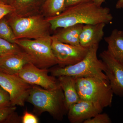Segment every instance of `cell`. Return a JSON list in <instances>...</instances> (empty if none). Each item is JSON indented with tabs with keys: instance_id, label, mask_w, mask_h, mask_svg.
Wrapping results in <instances>:
<instances>
[{
	"instance_id": "obj_28",
	"label": "cell",
	"mask_w": 123,
	"mask_h": 123,
	"mask_svg": "<svg viewBox=\"0 0 123 123\" xmlns=\"http://www.w3.org/2000/svg\"><path fill=\"white\" fill-rule=\"evenodd\" d=\"M104 1L105 0H93V1L95 4L98 6H101Z\"/></svg>"
},
{
	"instance_id": "obj_29",
	"label": "cell",
	"mask_w": 123,
	"mask_h": 123,
	"mask_svg": "<svg viewBox=\"0 0 123 123\" xmlns=\"http://www.w3.org/2000/svg\"><path fill=\"white\" fill-rule=\"evenodd\" d=\"M0 0L2 1H4V2H6V3H7V2L8 1H10L11 2L12 0Z\"/></svg>"
},
{
	"instance_id": "obj_3",
	"label": "cell",
	"mask_w": 123,
	"mask_h": 123,
	"mask_svg": "<svg viewBox=\"0 0 123 123\" xmlns=\"http://www.w3.org/2000/svg\"><path fill=\"white\" fill-rule=\"evenodd\" d=\"M10 14L7 21L16 39H37L50 36V25L43 14L38 12L24 15Z\"/></svg>"
},
{
	"instance_id": "obj_19",
	"label": "cell",
	"mask_w": 123,
	"mask_h": 123,
	"mask_svg": "<svg viewBox=\"0 0 123 123\" xmlns=\"http://www.w3.org/2000/svg\"><path fill=\"white\" fill-rule=\"evenodd\" d=\"M0 38L15 43V36L8 21L4 18L0 20Z\"/></svg>"
},
{
	"instance_id": "obj_5",
	"label": "cell",
	"mask_w": 123,
	"mask_h": 123,
	"mask_svg": "<svg viewBox=\"0 0 123 123\" xmlns=\"http://www.w3.org/2000/svg\"><path fill=\"white\" fill-rule=\"evenodd\" d=\"M76 85L80 99L98 104L103 109L111 105L114 93L107 79L77 78Z\"/></svg>"
},
{
	"instance_id": "obj_7",
	"label": "cell",
	"mask_w": 123,
	"mask_h": 123,
	"mask_svg": "<svg viewBox=\"0 0 123 123\" xmlns=\"http://www.w3.org/2000/svg\"><path fill=\"white\" fill-rule=\"evenodd\" d=\"M0 86L9 94L12 106H23L32 85L18 75L0 72Z\"/></svg>"
},
{
	"instance_id": "obj_20",
	"label": "cell",
	"mask_w": 123,
	"mask_h": 123,
	"mask_svg": "<svg viewBox=\"0 0 123 123\" xmlns=\"http://www.w3.org/2000/svg\"><path fill=\"white\" fill-rule=\"evenodd\" d=\"M22 50V49L16 43H12L0 38V57L18 53Z\"/></svg>"
},
{
	"instance_id": "obj_4",
	"label": "cell",
	"mask_w": 123,
	"mask_h": 123,
	"mask_svg": "<svg viewBox=\"0 0 123 123\" xmlns=\"http://www.w3.org/2000/svg\"><path fill=\"white\" fill-rule=\"evenodd\" d=\"M98 46L99 44H97L90 47L85 57L76 63L52 69V76H68L76 78L93 77L108 80L104 72L105 65L97 56Z\"/></svg>"
},
{
	"instance_id": "obj_12",
	"label": "cell",
	"mask_w": 123,
	"mask_h": 123,
	"mask_svg": "<svg viewBox=\"0 0 123 123\" xmlns=\"http://www.w3.org/2000/svg\"><path fill=\"white\" fill-rule=\"evenodd\" d=\"M32 63L27 53L23 50L18 53L0 57V72L18 75L27 64Z\"/></svg>"
},
{
	"instance_id": "obj_18",
	"label": "cell",
	"mask_w": 123,
	"mask_h": 123,
	"mask_svg": "<svg viewBox=\"0 0 123 123\" xmlns=\"http://www.w3.org/2000/svg\"><path fill=\"white\" fill-rule=\"evenodd\" d=\"M65 0H45L41 8L43 14L46 18L59 15L65 9Z\"/></svg>"
},
{
	"instance_id": "obj_11",
	"label": "cell",
	"mask_w": 123,
	"mask_h": 123,
	"mask_svg": "<svg viewBox=\"0 0 123 123\" xmlns=\"http://www.w3.org/2000/svg\"><path fill=\"white\" fill-rule=\"evenodd\" d=\"M103 108L99 104L80 99L68 108V118L72 123H84L102 111Z\"/></svg>"
},
{
	"instance_id": "obj_21",
	"label": "cell",
	"mask_w": 123,
	"mask_h": 123,
	"mask_svg": "<svg viewBox=\"0 0 123 123\" xmlns=\"http://www.w3.org/2000/svg\"><path fill=\"white\" fill-rule=\"evenodd\" d=\"M16 107L15 106L0 107V123L15 121L17 118L15 115Z\"/></svg>"
},
{
	"instance_id": "obj_2",
	"label": "cell",
	"mask_w": 123,
	"mask_h": 123,
	"mask_svg": "<svg viewBox=\"0 0 123 123\" xmlns=\"http://www.w3.org/2000/svg\"><path fill=\"white\" fill-rule=\"evenodd\" d=\"M26 101L32 104L39 114L48 112L57 119L62 118L65 111H67L63 92L59 84L50 89L32 85Z\"/></svg>"
},
{
	"instance_id": "obj_15",
	"label": "cell",
	"mask_w": 123,
	"mask_h": 123,
	"mask_svg": "<svg viewBox=\"0 0 123 123\" xmlns=\"http://www.w3.org/2000/svg\"><path fill=\"white\" fill-rule=\"evenodd\" d=\"M108 44L107 50L115 59L123 64V31L115 29L104 38Z\"/></svg>"
},
{
	"instance_id": "obj_24",
	"label": "cell",
	"mask_w": 123,
	"mask_h": 123,
	"mask_svg": "<svg viewBox=\"0 0 123 123\" xmlns=\"http://www.w3.org/2000/svg\"><path fill=\"white\" fill-rule=\"evenodd\" d=\"M11 105L9 93L0 86V107H8Z\"/></svg>"
},
{
	"instance_id": "obj_25",
	"label": "cell",
	"mask_w": 123,
	"mask_h": 123,
	"mask_svg": "<svg viewBox=\"0 0 123 123\" xmlns=\"http://www.w3.org/2000/svg\"><path fill=\"white\" fill-rule=\"evenodd\" d=\"M22 122L23 123H38L39 120L35 115L26 111L22 118Z\"/></svg>"
},
{
	"instance_id": "obj_1",
	"label": "cell",
	"mask_w": 123,
	"mask_h": 123,
	"mask_svg": "<svg viewBox=\"0 0 123 123\" xmlns=\"http://www.w3.org/2000/svg\"><path fill=\"white\" fill-rule=\"evenodd\" d=\"M46 18L51 30L55 31L77 24H108L113 17L109 8L98 6L91 1L68 7L59 15Z\"/></svg>"
},
{
	"instance_id": "obj_8",
	"label": "cell",
	"mask_w": 123,
	"mask_h": 123,
	"mask_svg": "<svg viewBox=\"0 0 123 123\" xmlns=\"http://www.w3.org/2000/svg\"><path fill=\"white\" fill-rule=\"evenodd\" d=\"M52 48L60 67L74 64L87 55L89 48L64 43L52 36Z\"/></svg>"
},
{
	"instance_id": "obj_10",
	"label": "cell",
	"mask_w": 123,
	"mask_h": 123,
	"mask_svg": "<svg viewBox=\"0 0 123 123\" xmlns=\"http://www.w3.org/2000/svg\"><path fill=\"white\" fill-rule=\"evenodd\" d=\"M100 57L105 65L104 73L114 94L123 96V64L115 59L107 50L104 51Z\"/></svg>"
},
{
	"instance_id": "obj_22",
	"label": "cell",
	"mask_w": 123,
	"mask_h": 123,
	"mask_svg": "<svg viewBox=\"0 0 123 123\" xmlns=\"http://www.w3.org/2000/svg\"><path fill=\"white\" fill-rule=\"evenodd\" d=\"M111 120L106 113H99L91 118L88 119L84 123H111Z\"/></svg>"
},
{
	"instance_id": "obj_26",
	"label": "cell",
	"mask_w": 123,
	"mask_h": 123,
	"mask_svg": "<svg viewBox=\"0 0 123 123\" xmlns=\"http://www.w3.org/2000/svg\"><path fill=\"white\" fill-rule=\"evenodd\" d=\"M91 1H93V0H65V9L76 5Z\"/></svg>"
},
{
	"instance_id": "obj_23",
	"label": "cell",
	"mask_w": 123,
	"mask_h": 123,
	"mask_svg": "<svg viewBox=\"0 0 123 123\" xmlns=\"http://www.w3.org/2000/svg\"><path fill=\"white\" fill-rule=\"evenodd\" d=\"M15 11V9L10 4L0 0V20L5 16Z\"/></svg>"
},
{
	"instance_id": "obj_6",
	"label": "cell",
	"mask_w": 123,
	"mask_h": 123,
	"mask_svg": "<svg viewBox=\"0 0 123 123\" xmlns=\"http://www.w3.org/2000/svg\"><path fill=\"white\" fill-rule=\"evenodd\" d=\"M52 36L37 39H16L15 43L30 56L33 63L42 69L58 64L52 48Z\"/></svg>"
},
{
	"instance_id": "obj_16",
	"label": "cell",
	"mask_w": 123,
	"mask_h": 123,
	"mask_svg": "<svg viewBox=\"0 0 123 123\" xmlns=\"http://www.w3.org/2000/svg\"><path fill=\"white\" fill-rule=\"evenodd\" d=\"M84 24H77L62 28L53 35L62 43L74 45H80L79 37Z\"/></svg>"
},
{
	"instance_id": "obj_27",
	"label": "cell",
	"mask_w": 123,
	"mask_h": 123,
	"mask_svg": "<svg viewBox=\"0 0 123 123\" xmlns=\"http://www.w3.org/2000/svg\"><path fill=\"white\" fill-rule=\"evenodd\" d=\"M117 9H123V0H118L116 5Z\"/></svg>"
},
{
	"instance_id": "obj_9",
	"label": "cell",
	"mask_w": 123,
	"mask_h": 123,
	"mask_svg": "<svg viewBox=\"0 0 123 123\" xmlns=\"http://www.w3.org/2000/svg\"><path fill=\"white\" fill-rule=\"evenodd\" d=\"M47 69L38 68L32 63L27 64L18 76L31 85L41 86L47 89L56 88L59 85L55 77L49 76Z\"/></svg>"
},
{
	"instance_id": "obj_30",
	"label": "cell",
	"mask_w": 123,
	"mask_h": 123,
	"mask_svg": "<svg viewBox=\"0 0 123 123\" xmlns=\"http://www.w3.org/2000/svg\"></svg>"
},
{
	"instance_id": "obj_13",
	"label": "cell",
	"mask_w": 123,
	"mask_h": 123,
	"mask_svg": "<svg viewBox=\"0 0 123 123\" xmlns=\"http://www.w3.org/2000/svg\"><path fill=\"white\" fill-rule=\"evenodd\" d=\"M106 25L104 23L84 24L79 37L80 45L89 48L99 44L104 36V29Z\"/></svg>"
},
{
	"instance_id": "obj_17",
	"label": "cell",
	"mask_w": 123,
	"mask_h": 123,
	"mask_svg": "<svg viewBox=\"0 0 123 123\" xmlns=\"http://www.w3.org/2000/svg\"><path fill=\"white\" fill-rule=\"evenodd\" d=\"M45 0H12L10 4L15 9L13 13L17 15H24L38 12Z\"/></svg>"
},
{
	"instance_id": "obj_14",
	"label": "cell",
	"mask_w": 123,
	"mask_h": 123,
	"mask_svg": "<svg viewBox=\"0 0 123 123\" xmlns=\"http://www.w3.org/2000/svg\"><path fill=\"white\" fill-rule=\"evenodd\" d=\"M76 79L75 77L68 76L58 77V83L63 92L67 111L70 106L80 99L77 90Z\"/></svg>"
}]
</instances>
